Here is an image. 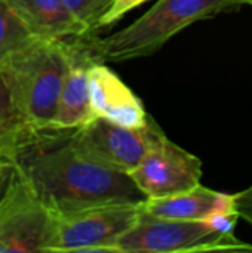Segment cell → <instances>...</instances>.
I'll use <instances>...</instances> for the list:
<instances>
[{
  "label": "cell",
  "instance_id": "6da1fadb",
  "mask_svg": "<svg viewBox=\"0 0 252 253\" xmlns=\"http://www.w3.org/2000/svg\"><path fill=\"white\" fill-rule=\"evenodd\" d=\"M70 132L27 129L12 145L19 179L52 215L110 203L138 205L147 199L129 173L77 150Z\"/></svg>",
  "mask_w": 252,
  "mask_h": 253
},
{
  "label": "cell",
  "instance_id": "7a4b0ae2",
  "mask_svg": "<svg viewBox=\"0 0 252 253\" xmlns=\"http://www.w3.org/2000/svg\"><path fill=\"white\" fill-rule=\"evenodd\" d=\"M68 55L67 39L34 37L1 62L12 101L30 129H52Z\"/></svg>",
  "mask_w": 252,
  "mask_h": 253
},
{
  "label": "cell",
  "instance_id": "3957f363",
  "mask_svg": "<svg viewBox=\"0 0 252 253\" xmlns=\"http://www.w3.org/2000/svg\"><path fill=\"white\" fill-rule=\"evenodd\" d=\"M242 6L238 0H157L131 25L89 40L98 61L123 62L160 50L189 25Z\"/></svg>",
  "mask_w": 252,
  "mask_h": 253
},
{
  "label": "cell",
  "instance_id": "277c9868",
  "mask_svg": "<svg viewBox=\"0 0 252 253\" xmlns=\"http://www.w3.org/2000/svg\"><path fill=\"white\" fill-rule=\"evenodd\" d=\"M141 203H110L52 215L43 253H113L114 245L138 219Z\"/></svg>",
  "mask_w": 252,
  "mask_h": 253
},
{
  "label": "cell",
  "instance_id": "5b68a950",
  "mask_svg": "<svg viewBox=\"0 0 252 253\" xmlns=\"http://www.w3.org/2000/svg\"><path fill=\"white\" fill-rule=\"evenodd\" d=\"M252 251L235 236H221L203 221H171L141 212L137 222L119 237L113 253H180Z\"/></svg>",
  "mask_w": 252,
  "mask_h": 253
},
{
  "label": "cell",
  "instance_id": "8992f818",
  "mask_svg": "<svg viewBox=\"0 0 252 253\" xmlns=\"http://www.w3.org/2000/svg\"><path fill=\"white\" fill-rule=\"evenodd\" d=\"M162 133L151 116L141 127H126L95 117L88 125L71 130L70 141L77 150L102 165L129 173Z\"/></svg>",
  "mask_w": 252,
  "mask_h": 253
},
{
  "label": "cell",
  "instance_id": "52a82bcc",
  "mask_svg": "<svg viewBox=\"0 0 252 253\" xmlns=\"http://www.w3.org/2000/svg\"><path fill=\"white\" fill-rule=\"evenodd\" d=\"M129 176L147 199H160L199 185L202 162L172 142L163 132L129 172Z\"/></svg>",
  "mask_w": 252,
  "mask_h": 253
},
{
  "label": "cell",
  "instance_id": "ba28073f",
  "mask_svg": "<svg viewBox=\"0 0 252 253\" xmlns=\"http://www.w3.org/2000/svg\"><path fill=\"white\" fill-rule=\"evenodd\" d=\"M52 213L16 178L0 202V253L45 252Z\"/></svg>",
  "mask_w": 252,
  "mask_h": 253
},
{
  "label": "cell",
  "instance_id": "9c48e42d",
  "mask_svg": "<svg viewBox=\"0 0 252 253\" xmlns=\"http://www.w3.org/2000/svg\"><path fill=\"white\" fill-rule=\"evenodd\" d=\"M95 59L88 37L70 42L68 65L52 129L76 130L95 119L89 96V67Z\"/></svg>",
  "mask_w": 252,
  "mask_h": 253
},
{
  "label": "cell",
  "instance_id": "30bf717a",
  "mask_svg": "<svg viewBox=\"0 0 252 253\" xmlns=\"http://www.w3.org/2000/svg\"><path fill=\"white\" fill-rule=\"evenodd\" d=\"M89 96L95 117L126 127H141L150 119L132 89L98 59L89 67Z\"/></svg>",
  "mask_w": 252,
  "mask_h": 253
},
{
  "label": "cell",
  "instance_id": "8fae6325",
  "mask_svg": "<svg viewBox=\"0 0 252 253\" xmlns=\"http://www.w3.org/2000/svg\"><path fill=\"white\" fill-rule=\"evenodd\" d=\"M6 3L34 37L91 39L62 0H6Z\"/></svg>",
  "mask_w": 252,
  "mask_h": 253
},
{
  "label": "cell",
  "instance_id": "7c38bea8",
  "mask_svg": "<svg viewBox=\"0 0 252 253\" xmlns=\"http://www.w3.org/2000/svg\"><path fill=\"white\" fill-rule=\"evenodd\" d=\"M224 193L203 187L202 184L160 199H146L141 212L171 221H203L221 202Z\"/></svg>",
  "mask_w": 252,
  "mask_h": 253
},
{
  "label": "cell",
  "instance_id": "4fadbf2b",
  "mask_svg": "<svg viewBox=\"0 0 252 253\" xmlns=\"http://www.w3.org/2000/svg\"><path fill=\"white\" fill-rule=\"evenodd\" d=\"M31 39L34 36L25 28L6 0H0V64Z\"/></svg>",
  "mask_w": 252,
  "mask_h": 253
},
{
  "label": "cell",
  "instance_id": "5bb4252c",
  "mask_svg": "<svg viewBox=\"0 0 252 253\" xmlns=\"http://www.w3.org/2000/svg\"><path fill=\"white\" fill-rule=\"evenodd\" d=\"M27 129V123L19 116L7 84L4 70L0 64V144L15 141Z\"/></svg>",
  "mask_w": 252,
  "mask_h": 253
},
{
  "label": "cell",
  "instance_id": "9a60e30c",
  "mask_svg": "<svg viewBox=\"0 0 252 253\" xmlns=\"http://www.w3.org/2000/svg\"><path fill=\"white\" fill-rule=\"evenodd\" d=\"M113 0H62L73 18L83 25L89 37L100 28V21Z\"/></svg>",
  "mask_w": 252,
  "mask_h": 253
},
{
  "label": "cell",
  "instance_id": "2e32d148",
  "mask_svg": "<svg viewBox=\"0 0 252 253\" xmlns=\"http://www.w3.org/2000/svg\"><path fill=\"white\" fill-rule=\"evenodd\" d=\"M146 1H149V0H113L107 9V12L102 15V18L100 21V28L113 25L114 22L122 19L128 12L137 9L138 6L144 4Z\"/></svg>",
  "mask_w": 252,
  "mask_h": 253
},
{
  "label": "cell",
  "instance_id": "e0dca14e",
  "mask_svg": "<svg viewBox=\"0 0 252 253\" xmlns=\"http://www.w3.org/2000/svg\"><path fill=\"white\" fill-rule=\"evenodd\" d=\"M232 196H233V206L239 219L247 221L252 227V185Z\"/></svg>",
  "mask_w": 252,
  "mask_h": 253
},
{
  "label": "cell",
  "instance_id": "ac0fdd59",
  "mask_svg": "<svg viewBox=\"0 0 252 253\" xmlns=\"http://www.w3.org/2000/svg\"><path fill=\"white\" fill-rule=\"evenodd\" d=\"M18 173L13 165H9L3 169H0V202L6 197V194L9 193L10 187L13 185V182L16 181Z\"/></svg>",
  "mask_w": 252,
  "mask_h": 253
},
{
  "label": "cell",
  "instance_id": "d6986e66",
  "mask_svg": "<svg viewBox=\"0 0 252 253\" xmlns=\"http://www.w3.org/2000/svg\"><path fill=\"white\" fill-rule=\"evenodd\" d=\"M12 145H13V141L0 144V169L9 165H13L12 163Z\"/></svg>",
  "mask_w": 252,
  "mask_h": 253
},
{
  "label": "cell",
  "instance_id": "ffe728a7",
  "mask_svg": "<svg viewBox=\"0 0 252 253\" xmlns=\"http://www.w3.org/2000/svg\"><path fill=\"white\" fill-rule=\"evenodd\" d=\"M241 4H250V6H252V0H238Z\"/></svg>",
  "mask_w": 252,
  "mask_h": 253
}]
</instances>
